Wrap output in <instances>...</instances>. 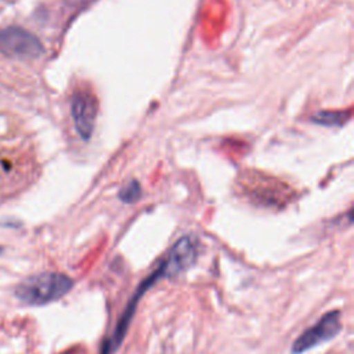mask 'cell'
<instances>
[{"mask_svg": "<svg viewBox=\"0 0 354 354\" xmlns=\"http://www.w3.org/2000/svg\"><path fill=\"white\" fill-rule=\"evenodd\" d=\"M71 111L75 127L80 137L84 140L90 138L98 112V101L95 94L88 88L76 90L72 97Z\"/></svg>", "mask_w": 354, "mask_h": 354, "instance_id": "6", "label": "cell"}, {"mask_svg": "<svg viewBox=\"0 0 354 354\" xmlns=\"http://www.w3.org/2000/svg\"><path fill=\"white\" fill-rule=\"evenodd\" d=\"M73 281L61 272H41L24 279L15 289V296L25 304L43 306L65 296Z\"/></svg>", "mask_w": 354, "mask_h": 354, "instance_id": "1", "label": "cell"}, {"mask_svg": "<svg viewBox=\"0 0 354 354\" xmlns=\"http://www.w3.org/2000/svg\"><path fill=\"white\" fill-rule=\"evenodd\" d=\"M198 256V242L195 238L185 235L181 236L167 252L165 259L159 263V267L165 278H171L188 267H191Z\"/></svg>", "mask_w": 354, "mask_h": 354, "instance_id": "5", "label": "cell"}, {"mask_svg": "<svg viewBox=\"0 0 354 354\" xmlns=\"http://www.w3.org/2000/svg\"><path fill=\"white\" fill-rule=\"evenodd\" d=\"M236 183L246 196L266 205L286 203L295 195L289 184L275 176L257 170H242Z\"/></svg>", "mask_w": 354, "mask_h": 354, "instance_id": "2", "label": "cell"}, {"mask_svg": "<svg viewBox=\"0 0 354 354\" xmlns=\"http://www.w3.org/2000/svg\"><path fill=\"white\" fill-rule=\"evenodd\" d=\"M342 313L333 310L322 315L315 325L306 329L292 344V354H303L307 350L317 347L333 339L342 329Z\"/></svg>", "mask_w": 354, "mask_h": 354, "instance_id": "3", "label": "cell"}, {"mask_svg": "<svg viewBox=\"0 0 354 354\" xmlns=\"http://www.w3.org/2000/svg\"><path fill=\"white\" fill-rule=\"evenodd\" d=\"M0 51L17 58H36L41 54L43 46L35 35L24 28L8 26L0 29Z\"/></svg>", "mask_w": 354, "mask_h": 354, "instance_id": "4", "label": "cell"}]
</instances>
